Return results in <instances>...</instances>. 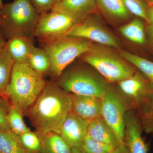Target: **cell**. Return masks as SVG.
<instances>
[{
    "label": "cell",
    "instance_id": "1",
    "mask_svg": "<svg viewBox=\"0 0 153 153\" xmlns=\"http://www.w3.org/2000/svg\"><path fill=\"white\" fill-rule=\"evenodd\" d=\"M71 94L57 82L50 81L46 82L27 113L37 131L60 134L61 126L71 111Z\"/></svg>",
    "mask_w": 153,
    "mask_h": 153
},
{
    "label": "cell",
    "instance_id": "2",
    "mask_svg": "<svg viewBox=\"0 0 153 153\" xmlns=\"http://www.w3.org/2000/svg\"><path fill=\"white\" fill-rule=\"evenodd\" d=\"M44 76L27 63H15L5 96L23 114L33 105L46 84Z\"/></svg>",
    "mask_w": 153,
    "mask_h": 153
},
{
    "label": "cell",
    "instance_id": "3",
    "mask_svg": "<svg viewBox=\"0 0 153 153\" xmlns=\"http://www.w3.org/2000/svg\"><path fill=\"white\" fill-rule=\"evenodd\" d=\"M40 15L29 0H14L0 10V27L6 40L34 38Z\"/></svg>",
    "mask_w": 153,
    "mask_h": 153
},
{
    "label": "cell",
    "instance_id": "4",
    "mask_svg": "<svg viewBox=\"0 0 153 153\" xmlns=\"http://www.w3.org/2000/svg\"><path fill=\"white\" fill-rule=\"evenodd\" d=\"M108 47L94 44L80 57L111 84L126 79L136 72L134 66Z\"/></svg>",
    "mask_w": 153,
    "mask_h": 153
},
{
    "label": "cell",
    "instance_id": "5",
    "mask_svg": "<svg viewBox=\"0 0 153 153\" xmlns=\"http://www.w3.org/2000/svg\"><path fill=\"white\" fill-rule=\"evenodd\" d=\"M56 82L64 91L70 94L101 98L110 83L91 66L83 65L65 69Z\"/></svg>",
    "mask_w": 153,
    "mask_h": 153
},
{
    "label": "cell",
    "instance_id": "6",
    "mask_svg": "<svg viewBox=\"0 0 153 153\" xmlns=\"http://www.w3.org/2000/svg\"><path fill=\"white\" fill-rule=\"evenodd\" d=\"M93 44L84 38L66 36L43 44L52 62L50 75L57 79L71 62L87 52Z\"/></svg>",
    "mask_w": 153,
    "mask_h": 153
},
{
    "label": "cell",
    "instance_id": "7",
    "mask_svg": "<svg viewBox=\"0 0 153 153\" xmlns=\"http://www.w3.org/2000/svg\"><path fill=\"white\" fill-rule=\"evenodd\" d=\"M128 110L117 87L110 83L102 97V117L113 130L120 144L123 143L126 116Z\"/></svg>",
    "mask_w": 153,
    "mask_h": 153
},
{
    "label": "cell",
    "instance_id": "8",
    "mask_svg": "<svg viewBox=\"0 0 153 153\" xmlns=\"http://www.w3.org/2000/svg\"><path fill=\"white\" fill-rule=\"evenodd\" d=\"M78 20L57 11H50L41 15L36 26L34 38L42 44L49 43L66 36Z\"/></svg>",
    "mask_w": 153,
    "mask_h": 153
},
{
    "label": "cell",
    "instance_id": "9",
    "mask_svg": "<svg viewBox=\"0 0 153 153\" xmlns=\"http://www.w3.org/2000/svg\"><path fill=\"white\" fill-rule=\"evenodd\" d=\"M93 14L75 24L66 36L84 38L98 44L120 49V43L115 36Z\"/></svg>",
    "mask_w": 153,
    "mask_h": 153
},
{
    "label": "cell",
    "instance_id": "10",
    "mask_svg": "<svg viewBox=\"0 0 153 153\" xmlns=\"http://www.w3.org/2000/svg\"><path fill=\"white\" fill-rule=\"evenodd\" d=\"M117 84V88L129 110L136 111L153 93L150 82L137 69L132 76Z\"/></svg>",
    "mask_w": 153,
    "mask_h": 153
},
{
    "label": "cell",
    "instance_id": "11",
    "mask_svg": "<svg viewBox=\"0 0 153 153\" xmlns=\"http://www.w3.org/2000/svg\"><path fill=\"white\" fill-rule=\"evenodd\" d=\"M143 129L136 113L128 110L125 123L123 143L128 153H148L149 146L143 136Z\"/></svg>",
    "mask_w": 153,
    "mask_h": 153
},
{
    "label": "cell",
    "instance_id": "12",
    "mask_svg": "<svg viewBox=\"0 0 153 153\" xmlns=\"http://www.w3.org/2000/svg\"><path fill=\"white\" fill-rule=\"evenodd\" d=\"M89 122L69 113L61 126L60 134L71 149L82 148Z\"/></svg>",
    "mask_w": 153,
    "mask_h": 153
},
{
    "label": "cell",
    "instance_id": "13",
    "mask_svg": "<svg viewBox=\"0 0 153 153\" xmlns=\"http://www.w3.org/2000/svg\"><path fill=\"white\" fill-rule=\"evenodd\" d=\"M71 95V112L89 121L101 117L102 98L73 94Z\"/></svg>",
    "mask_w": 153,
    "mask_h": 153
},
{
    "label": "cell",
    "instance_id": "14",
    "mask_svg": "<svg viewBox=\"0 0 153 153\" xmlns=\"http://www.w3.org/2000/svg\"><path fill=\"white\" fill-rule=\"evenodd\" d=\"M97 7L96 0H61L52 10L62 12L80 22L94 13Z\"/></svg>",
    "mask_w": 153,
    "mask_h": 153
},
{
    "label": "cell",
    "instance_id": "15",
    "mask_svg": "<svg viewBox=\"0 0 153 153\" xmlns=\"http://www.w3.org/2000/svg\"><path fill=\"white\" fill-rule=\"evenodd\" d=\"M87 134L94 140L114 148L121 144L115 133L102 117L89 122Z\"/></svg>",
    "mask_w": 153,
    "mask_h": 153
},
{
    "label": "cell",
    "instance_id": "16",
    "mask_svg": "<svg viewBox=\"0 0 153 153\" xmlns=\"http://www.w3.org/2000/svg\"><path fill=\"white\" fill-rule=\"evenodd\" d=\"M34 46L33 38L19 37L7 40L4 47L14 63H26Z\"/></svg>",
    "mask_w": 153,
    "mask_h": 153
},
{
    "label": "cell",
    "instance_id": "17",
    "mask_svg": "<svg viewBox=\"0 0 153 153\" xmlns=\"http://www.w3.org/2000/svg\"><path fill=\"white\" fill-rule=\"evenodd\" d=\"M42 143V153H71V149L60 134L37 131Z\"/></svg>",
    "mask_w": 153,
    "mask_h": 153
},
{
    "label": "cell",
    "instance_id": "18",
    "mask_svg": "<svg viewBox=\"0 0 153 153\" xmlns=\"http://www.w3.org/2000/svg\"><path fill=\"white\" fill-rule=\"evenodd\" d=\"M26 63L43 76L49 72L52 65L48 52L44 48H38L35 46L30 51Z\"/></svg>",
    "mask_w": 153,
    "mask_h": 153
},
{
    "label": "cell",
    "instance_id": "19",
    "mask_svg": "<svg viewBox=\"0 0 153 153\" xmlns=\"http://www.w3.org/2000/svg\"><path fill=\"white\" fill-rule=\"evenodd\" d=\"M96 2L102 12L111 19L122 20L130 16L123 0H96Z\"/></svg>",
    "mask_w": 153,
    "mask_h": 153
},
{
    "label": "cell",
    "instance_id": "20",
    "mask_svg": "<svg viewBox=\"0 0 153 153\" xmlns=\"http://www.w3.org/2000/svg\"><path fill=\"white\" fill-rule=\"evenodd\" d=\"M121 34L129 41L135 44L143 45L146 40V30L140 19H134L119 29Z\"/></svg>",
    "mask_w": 153,
    "mask_h": 153
},
{
    "label": "cell",
    "instance_id": "21",
    "mask_svg": "<svg viewBox=\"0 0 153 153\" xmlns=\"http://www.w3.org/2000/svg\"><path fill=\"white\" fill-rule=\"evenodd\" d=\"M120 55L134 66L150 82L153 87V62L138 55L120 49Z\"/></svg>",
    "mask_w": 153,
    "mask_h": 153
},
{
    "label": "cell",
    "instance_id": "22",
    "mask_svg": "<svg viewBox=\"0 0 153 153\" xmlns=\"http://www.w3.org/2000/svg\"><path fill=\"white\" fill-rule=\"evenodd\" d=\"M14 62L4 47L0 49V96H6L5 90L10 78Z\"/></svg>",
    "mask_w": 153,
    "mask_h": 153
},
{
    "label": "cell",
    "instance_id": "23",
    "mask_svg": "<svg viewBox=\"0 0 153 153\" xmlns=\"http://www.w3.org/2000/svg\"><path fill=\"white\" fill-rule=\"evenodd\" d=\"M144 132L153 134V93L136 111Z\"/></svg>",
    "mask_w": 153,
    "mask_h": 153
},
{
    "label": "cell",
    "instance_id": "24",
    "mask_svg": "<svg viewBox=\"0 0 153 153\" xmlns=\"http://www.w3.org/2000/svg\"><path fill=\"white\" fill-rule=\"evenodd\" d=\"M0 153H28L18 140L17 136L10 131L0 130Z\"/></svg>",
    "mask_w": 153,
    "mask_h": 153
},
{
    "label": "cell",
    "instance_id": "25",
    "mask_svg": "<svg viewBox=\"0 0 153 153\" xmlns=\"http://www.w3.org/2000/svg\"><path fill=\"white\" fill-rule=\"evenodd\" d=\"M23 114L18 108L11 105L7 116L10 131L17 136L30 131L23 119Z\"/></svg>",
    "mask_w": 153,
    "mask_h": 153
},
{
    "label": "cell",
    "instance_id": "26",
    "mask_svg": "<svg viewBox=\"0 0 153 153\" xmlns=\"http://www.w3.org/2000/svg\"><path fill=\"white\" fill-rule=\"evenodd\" d=\"M22 147L28 153H42V143L38 133L30 131L17 136Z\"/></svg>",
    "mask_w": 153,
    "mask_h": 153
},
{
    "label": "cell",
    "instance_id": "27",
    "mask_svg": "<svg viewBox=\"0 0 153 153\" xmlns=\"http://www.w3.org/2000/svg\"><path fill=\"white\" fill-rule=\"evenodd\" d=\"M126 9L130 13L143 19L148 22L149 3L146 0H123Z\"/></svg>",
    "mask_w": 153,
    "mask_h": 153
},
{
    "label": "cell",
    "instance_id": "28",
    "mask_svg": "<svg viewBox=\"0 0 153 153\" xmlns=\"http://www.w3.org/2000/svg\"><path fill=\"white\" fill-rule=\"evenodd\" d=\"M86 153H111L115 149L111 146L99 142L86 135L82 147Z\"/></svg>",
    "mask_w": 153,
    "mask_h": 153
},
{
    "label": "cell",
    "instance_id": "29",
    "mask_svg": "<svg viewBox=\"0 0 153 153\" xmlns=\"http://www.w3.org/2000/svg\"><path fill=\"white\" fill-rule=\"evenodd\" d=\"M10 106L7 97L0 96V130L3 131H10L7 116Z\"/></svg>",
    "mask_w": 153,
    "mask_h": 153
},
{
    "label": "cell",
    "instance_id": "30",
    "mask_svg": "<svg viewBox=\"0 0 153 153\" xmlns=\"http://www.w3.org/2000/svg\"><path fill=\"white\" fill-rule=\"evenodd\" d=\"M33 7L40 15L52 10L54 5V0H29Z\"/></svg>",
    "mask_w": 153,
    "mask_h": 153
},
{
    "label": "cell",
    "instance_id": "31",
    "mask_svg": "<svg viewBox=\"0 0 153 153\" xmlns=\"http://www.w3.org/2000/svg\"><path fill=\"white\" fill-rule=\"evenodd\" d=\"M146 36L153 49V24H149L146 30Z\"/></svg>",
    "mask_w": 153,
    "mask_h": 153
},
{
    "label": "cell",
    "instance_id": "32",
    "mask_svg": "<svg viewBox=\"0 0 153 153\" xmlns=\"http://www.w3.org/2000/svg\"><path fill=\"white\" fill-rule=\"evenodd\" d=\"M111 153H128V152L127 148L123 143L115 148Z\"/></svg>",
    "mask_w": 153,
    "mask_h": 153
},
{
    "label": "cell",
    "instance_id": "33",
    "mask_svg": "<svg viewBox=\"0 0 153 153\" xmlns=\"http://www.w3.org/2000/svg\"><path fill=\"white\" fill-rule=\"evenodd\" d=\"M148 23L153 24V2L149 4L147 11Z\"/></svg>",
    "mask_w": 153,
    "mask_h": 153
},
{
    "label": "cell",
    "instance_id": "34",
    "mask_svg": "<svg viewBox=\"0 0 153 153\" xmlns=\"http://www.w3.org/2000/svg\"><path fill=\"white\" fill-rule=\"evenodd\" d=\"M6 40L0 27V49L4 47L6 41H7Z\"/></svg>",
    "mask_w": 153,
    "mask_h": 153
},
{
    "label": "cell",
    "instance_id": "35",
    "mask_svg": "<svg viewBox=\"0 0 153 153\" xmlns=\"http://www.w3.org/2000/svg\"><path fill=\"white\" fill-rule=\"evenodd\" d=\"M71 153H86L83 150L82 148L81 149H76V148H71Z\"/></svg>",
    "mask_w": 153,
    "mask_h": 153
},
{
    "label": "cell",
    "instance_id": "36",
    "mask_svg": "<svg viewBox=\"0 0 153 153\" xmlns=\"http://www.w3.org/2000/svg\"><path fill=\"white\" fill-rule=\"evenodd\" d=\"M4 4L3 3L2 0H0V10Z\"/></svg>",
    "mask_w": 153,
    "mask_h": 153
},
{
    "label": "cell",
    "instance_id": "37",
    "mask_svg": "<svg viewBox=\"0 0 153 153\" xmlns=\"http://www.w3.org/2000/svg\"><path fill=\"white\" fill-rule=\"evenodd\" d=\"M60 1H61V0H54V2H55V4H56V3L59 2Z\"/></svg>",
    "mask_w": 153,
    "mask_h": 153
},
{
    "label": "cell",
    "instance_id": "38",
    "mask_svg": "<svg viewBox=\"0 0 153 153\" xmlns=\"http://www.w3.org/2000/svg\"><path fill=\"white\" fill-rule=\"evenodd\" d=\"M147 1L148 3H149V4L153 2V0H147Z\"/></svg>",
    "mask_w": 153,
    "mask_h": 153
},
{
    "label": "cell",
    "instance_id": "39",
    "mask_svg": "<svg viewBox=\"0 0 153 153\" xmlns=\"http://www.w3.org/2000/svg\"><path fill=\"white\" fill-rule=\"evenodd\" d=\"M146 1H147V0H146Z\"/></svg>",
    "mask_w": 153,
    "mask_h": 153
}]
</instances>
